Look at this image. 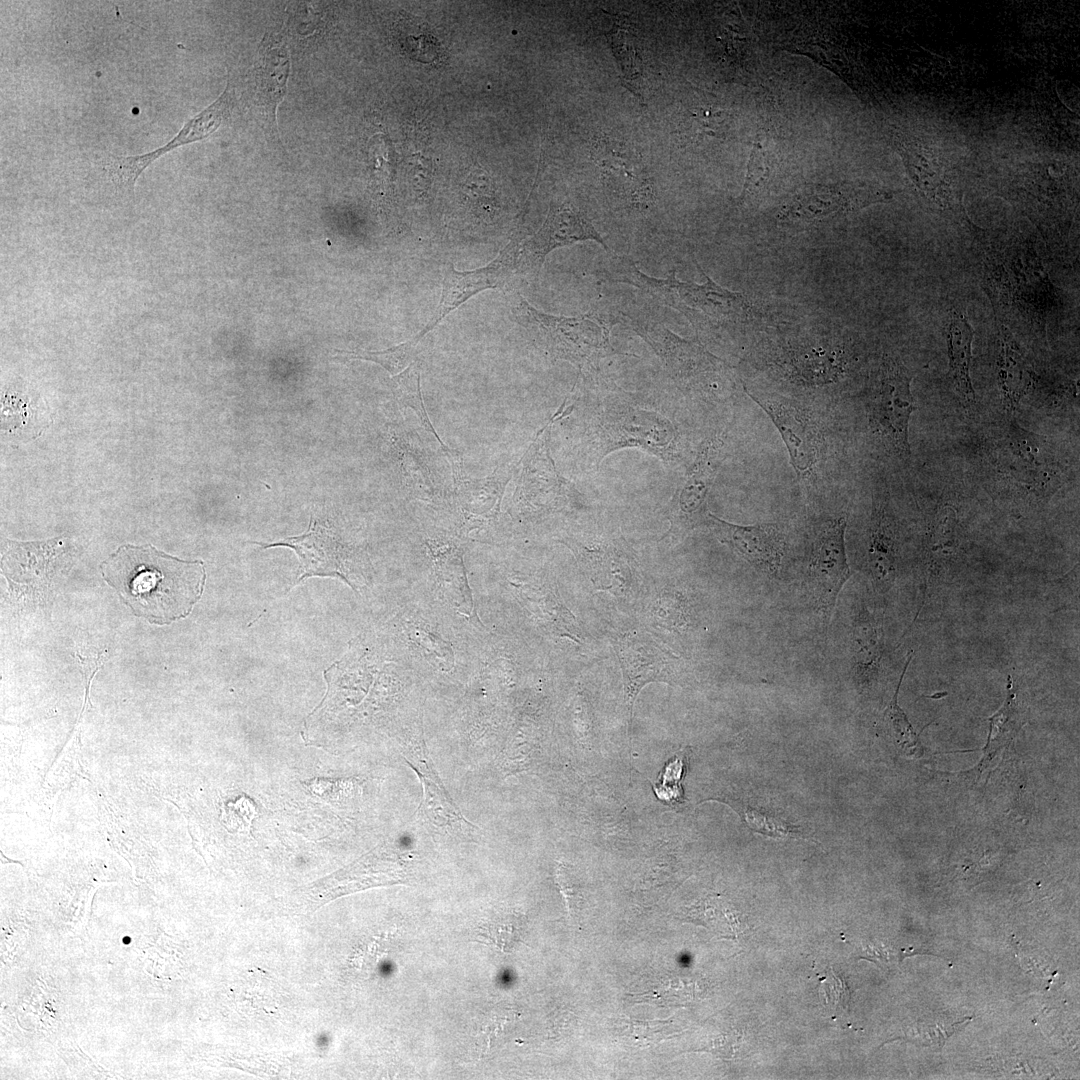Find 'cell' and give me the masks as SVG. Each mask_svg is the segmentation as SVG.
<instances>
[{
	"label": "cell",
	"instance_id": "cell-31",
	"mask_svg": "<svg viewBox=\"0 0 1080 1080\" xmlns=\"http://www.w3.org/2000/svg\"><path fill=\"white\" fill-rule=\"evenodd\" d=\"M288 72L289 61L286 53L273 50L264 58L261 89L274 105L284 97Z\"/></svg>",
	"mask_w": 1080,
	"mask_h": 1080
},
{
	"label": "cell",
	"instance_id": "cell-14",
	"mask_svg": "<svg viewBox=\"0 0 1080 1080\" xmlns=\"http://www.w3.org/2000/svg\"><path fill=\"white\" fill-rule=\"evenodd\" d=\"M615 650L623 672L625 702L631 718L640 690L651 682L672 680L679 659L651 636L640 632L620 636Z\"/></svg>",
	"mask_w": 1080,
	"mask_h": 1080
},
{
	"label": "cell",
	"instance_id": "cell-35",
	"mask_svg": "<svg viewBox=\"0 0 1080 1080\" xmlns=\"http://www.w3.org/2000/svg\"><path fill=\"white\" fill-rule=\"evenodd\" d=\"M410 638L417 646L424 650L426 655H433L439 659L440 663L444 666L453 665L454 657L450 645L436 634L415 625L411 630Z\"/></svg>",
	"mask_w": 1080,
	"mask_h": 1080
},
{
	"label": "cell",
	"instance_id": "cell-18",
	"mask_svg": "<svg viewBox=\"0 0 1080 1080\" xmlns=\"http://www.w3.org/2000/svg\"><path fill=\"white\" fill-rule=\"evenodd\" d=\"M593 157L606 186L619 200L635 207L649 203L651 187L647 174L630 149L610 139H601L594 145Z\"/></svg>",
	"mask_w": 1080,
	"mask_h": 1080
},
{
	"label": "cell",
	"instance_id": "cell-3",
	"mask_svg": "<svg viewBox=\"0 0 1080 1080\" xmlns=\"http://www.w3.org/2000/svg\"><path fill=\"white\" fill-rule=\"evenodd\" d=\"M607 276V280L633 285L655 301L680 311L697 327L737 324L754 315L744 294L719 286L707 275L703 284L680 281L674 271L665 279H657L641 272L631 260L616 257Z\"/></svg>",
	"mask_w": 1080,
	"mask_h": 1080
},
{
	"label": "cell",
	"instance_id": "cell-29",
	"mask_svg": "<svg viewBox=\"0 0 1080 1080\" xmlns=\"http://www.w3.org/2000/svg\"><path fill=\"white\" fill-rule=\"evenodd\" d=\"M894 696L884 711V717L888 721L892 735L899 750L908 757L919 758L923 754V747L907 719L903 710L899 707L897 696L905 672L911 662L912 656L908 655Z\"/></svg>",
	"mask_w": 1080,
	"mask_h": 1080
},
{
	"label": "cell",
	"instance_id": "cell-7",
	"mask_svg": "<svg viewBox=\"0 0 1080 1080\" xmlns=\"http://www.w3.org/2000/svg\"><path fill=\"white\" fill-rule=\"evenodd\" d=\"M912 375L896 357L885 355L869 400L870 424L897 453L909 454L908 424L916 409L910 384Z\"/></svg>",
	"mask_w": 1080,
	"mask_h": 1080
},
{
	"label": "cell",
	"instance_id": "cell-24",
	"mask_svg": "<svg viewBox=\"0 0 1080 1080\" xmlns=\"http://www.w3.org/2000/svg\"><path fill=\"white\" fill-rule=\"evenodd\" d=\"M997 381L1007 408L1013 409L1035 381V374L1011 330L997 322Z\"/></svg>",
	"mask_w": 1080,
	"mask_h": 1080
},
{
	"label": "cell",
	"instance_id": "cell-19",
	"mask_svg": "<svg viewBox=\"0 0 1080 1080\" xmlns=\"http://www.w3.org/2000/svg\"><path fill=\"white\" fill-rule=\"evenodd\" d=\"M637 332L663 361L672 378L688 385L703 374L722 370V362L701 346L684 340L662 327H639Z\"/></svg>",
	"mask_w": 1080,
	"mask_h": 1080
},
{
	"label": "cell",
	"instance_id": "cell-22",
	"mask_svg": "<svg viewBox=\"0 0 1080 1080\" xmlns=\"http://www.w3.org/2000/svg\"><path fill=\"white\" fill-rule=\"evenodd\" d=\"M510 478L509 469L498 467L487 478L467 480L462 477L454 483V501L463 519V530L468 533L497 519L505 486Z\"/></svg>",
	"mask_w": 1080,
	"mask_h": 1080
},
{
	"label": "cell",
	"instance_id": "cell-21",
	"mask_svg": "<svg viewBox=\"0 0 1080 1080\" xmlns=\"http://www.w3.org/2000/svg\"><path fill=\"white\" fill-rule=\"evenodd\" d=\"M408 765L417 774L422 788V812L430 823L440 826L472 832L475 826L461 813L451 796L446 791L424 743L413 746L404 752Z\"/></svg>",
	"mask_w": 1080,
	"mask_h": 1080
},
{
	"label": "cell",
	"instance_id": "cell-9",
	"mask_svg": "<svg viewBox=\"0 0 1080 1080\" xmlns=\"http://www.w3.org/2000/svg\"><path fill=\"white\" fill-rule=\"evenodd\" d=\"M586 240H593L608 249L589 219L572 204L564 203L550 212L535 234L525 239L518 238L517 273L537 275L551 251Z\"/></svg>",
	"mask_w": 1080,
	"mask_h": 1080
},
{
	"label": "cell",
	"instance_id": "cell-37",
	"mask_svg": "<svg viewBox=\"0 0 1080 1080\" xmlns=\"http://www.w3.org/2000/svg\"><path fill=\"white\" fill-rule=\"evenodd\" d=\"M1067 89L1069 93L1065 91L1060 81L1057 82L1056 90L1059 98L1070 110L1076 111L1075 107L1078 108L1079 105V90L1076 86H1074L1068 81Z\"/></svg>",
	"mask_w": 1080,
	"mask_h": 1080
},
{
	"label": "cell",
	"instance_id": "cell-27",
	"mask_svg": "<svg viewBox=\"0 0 1080 1080\" xmlns=\"http://www.w3.org/2000/svg\"><path fill=\"white\" fill-rule=\"evenodd\" d=\"M681 132L694 143L706 137L722 139L730 129V114L713 106H694L682 115Z\"/></svg>",
	"mask_w": 1080,
	"mask_h": 1080
},
{
	"label": "cell",
	"instance_id": "cell-36",
	"mask_svg": "<svg viewBox=\"0 0 1080 1080\" xmlns=\"http://www.w3.org/2000/svg\"><path fill=\"white\" fill-rule=\"evenodd\" d=\"M891 538L887 530L884 510L876 514L875 527L872 534V561L876 567L884 568L891 565Z\"/></svg>",
	"mask_w": 1080,
	"mask_h": 1080
},
{
	"label": "cell",
	"instance_id": "cell-28",
	"mask_svg": "<svg viewBox=\"0 0 1080 1080\" xmlns=\"http://www.w3.org/2000/svg\"><path fill=\"white\" fill-rule=\"evenodd\" d=\"M422 338L418 335L409 341L396 345L383 351H338L336 358L358 359L374 362L386 369L390 374L401 373L415 361L418 346Z\"/></svg>",
	"mask_w": 1080,
	"mask_h": 1080
},
{
	"label": "cell",
	"instance_id": "cell-23",
	"mask_svg": "<svg viewBox=\"0 0 1080 1080\" xmlns=\"http://www.w3.org/2000/svg\"><path fill=\"white\" fill-rule=\"evenodd\" d=\"M944 336L949 359V376L964 404H973L975 393L970 377L974 332L963 308L952 306L945 320Z\"/></svg>",
	"mask_w": 1080,
	"mask_h": 1080
},
{
	"label": "cell",
	"instance_id": "cell-30",
	"mask_svg": "<svg viewBox=\"0 0 1080 1080\" xmlns=\"http://www.w3.org/2000/svg\"><path fill=\"white\" fill-rule=\"evenodd\" d=\"M607 38H609L615 56L620 62L625 80L630 83L640 81L642 76L641 57L635 45V37L633 34L630 35L626 21L615 18L612 30L607 32Z\"/></svg>",
	"mask_w": 1080,
	"mask_h": 1080
},
{
	"label": "cell",
	"instance_id": "cell-11",
	"mask_svg": "<svg viewBox=\"0 0 1080 1080\" xmlns=\"http://www.w3.org/2000/svg\"><path fill=\"white\" fill-rule=\"evenodd\" d=\"M517 240L518 238L511 240L493 261L482 268L460 272L452 264L447 265L443 275L439 304L431 319L417 335L423 339L449 313L479 292L504 288L511 278L518 274Z\"/></svg>",
	"mask_w": 1080,
	"mask_h": 1080
},
{
	"label": "cell",
	"instance_id": "cell-6",
	"mask_svg": "<svg viewBox=\"0 0 1080 1080\" xmlns=\"http://www.w3.org/2000/svg\"><path fill=\"white\" fill-rule=\"evenodd\" d=\"M565 408V402L549 422L537 433L535 440L524 454L522 470L514 493V504L522 512L543 514L568 507H576L581 494L568 480L562 477L551 458L548 437L549 429L555 421L561 420L571 412Z\"/></svg>",
	"mask_w": 1080,
	"mask_h": 1080
},
{
	"label": "cell",
	"instance_id": "cell-15",
	"mask_svg": "<svg viewBox=\"0 0 1080 1080\" xmlns=\"http://www.w3.org/2000/svg\"><path fill=\"white\" fill-rule=\"evenodd\" d=\"M706 526L720 542L728 545L756 569L768 574H775L779 570L785 537L778 524L738 525L709 513Z\"/></svg>",
	"mask_w": 1080,
	"mask_h": 1080
},
{
	"label": "cell",
	"instance_id": "cell-32",
	"mask_svg": "<svg viewBox=\"0 0 1080 1080\" xmlns=\"http://www.w3.org/2000/svg\"><path fill=\"white\" fill-rule=\"evenodd\" d=\"M771 159L762 139H756L747 166V173L739 203H744L760 192L770 179Z\"/></svg>",
	"mask_w": 1080,
	"mask_h": 1080
},
{
	"label": "cell",
	"instance_id": "cell-34",
	"mask_svg": "<svg viewBox=\"0 0 1080 1080\" xmlns=\"http://www.w3.org/2000/svg\"><path fill=\"white\" fill-rule=\"evenodd\" d=\"M745 821L753 832L760 833L772 838H788L800 836L796 827L782 819L772 817L756 809L746 806L744 808Z\"/></svg>",
	"mask_w": 1080,
	"mask_h": 1080
},
{
	"label": "cell",
	"instance_id": "cell-1",
	"mask_svg": "<svg viewBox=\"0 0 1080 1080\" xmlns=\"http://www.w3.org/2000/svg\"><path fill=\"white\" fill-rule=\"evenodd\" d=\"M974 247L981 266L982 286L996 321L1044 339L1063 308L1060 290L1052 283L1033 244L1019 238L990 235L973 228Z\"/></svg>",
	"mask_w": 1080,
	"mask_h": 1080
},
{
	"label": "cell",
	"instance_id": "cell-25",
	"mask_svg": "<svg viewBox=\"0 0 1080 1080\" xmlns=\"http://www.w3.org/2000/svg\"><path fill=\"white\" fill-rule=\"evenodd\" d=\"M426 545L439 583L445 587L453 604L462 615L475 617L461 546L450 540H428Z\"/></svg>",
	"mask_w": 1080,
	"mask_h": 1080
},
{
	"label": "cell",
	"instance_id": "cell-4",
	"mask_svg": "<svg viewBox=\"0 0 1080 1080\" xmlns=\"http://www.w3.org/2000/svg\"><path fill=\"white\" fill-rule=\"evenodd\" d=\"M512 316L554 359L593 368L616 354L609 338L612 323L600 314L555 316L535 309L519 296L512 306Z\"/></svg>",
	"mask_w": 1080,
	"mask_h": 1080
},
{
	"label": "cell",
	"instance_id": "cell-10",
	"mask_svg": "<svg viewBox=\"0 0 1080 1080\" xmlns=\"http://www.w3.org/2000/svg\"><path fill=\"white\" fill-rule=\"evenodd\" d=\"M845 518L828 522L816 537L808 565V578L815 606L829 622L840 591L851 572L845 550Z\"/></svg>",
	"mask_w": 1080,
	"mask_h": 1080
},
{
	"label": "cell",
	"instance_id": "cell-16",
	"mask_svg": "<svg viewBox=\"0 0 1080 1080\" xmlns=\"http://www.w3.org/2000/svg\"><path fill=\"white\" fill-rule=\"evenodd\" d=\"M1043 444L1037 436L1021 430L1011 429L1004 442V450L998 456V472L1002 478L1017 491L1035 494L1046 492L1045 487H1052L1055 470L1050 461L1041 453Z\"/></svg>",
	"mask_w": 1080,
	"mask_h": 1080
},
{
	"label": "cell",
	"instance_id": "cell-12",
	"mask_svg": "<svg viewBox=\"0 0 1080 1080\" xmlns=\"http://www.w3.org/2000/svg\"><path fill=\"white\" fill-rule=\"evenodd\" d=\"M263 549L288 547L297 554L300 565L297 582L312 576L337 577L355 587L350 579L354 564L352 551L326 526L311 517L308 530L302 535L278 542H252Z\"/></svg>",
	"mask_w": 1080,
	"mask_h": 1080
},
{
	"label": "cell",
	"instance_id": "cell-38",
	"mask_svg": "<svg viewBox=\"0 0 1080 1080\" xmlns=\"http://www.w3.org/2000/svg\"><path fill=\"white\" fill-rule=\"evenodd\" d=\"M130 940L131 939L129 937H125V938H123V943L128 944V943L131 942Z\"/></svg>",
	"mask_w": 1080,
	"mask_h": 1080
},
{
	"label": "cell",
	"instance_id": "cell-20",
	"mask_svg": "<svg viewBox=\"0 0 1080 1080\" xmlns=\"http://www.w3.org/2000/svg\"><path fill=\"white\" fill-rule=\"evenodd\" d=\"M751 396L778 428L796 472H809L817 461V433L809 416L783 399Z\"/></svg>",
	"mask_w": 1080,
	"mask_h": 1080
},
{
	"label": "cell",
	"instance_id": "cell-33",
	"mask_svg": "<svg viewBox=\"0 0 1080 1080\" xmlns=\"http://www.w3.org/2000/svg\"><path fill=\"white\" fill-rule=\"evenodd\" d=\"M486 936L502 951L510 952L521 940L522 917L506 913L493 917L485 926Z\"/></svg>",
	"mask_w": 1080,
	"mask_h": 1080
},
{
	"label": "cell",
	"instance_id": "cell-17",
	"mask_svg": "<svg viewBox=\"0 0 1080 1080\" xmlns=\"http://www.w3.org/2000/svg\"><path fill=\"white\" fill-rule=\"evenodd\" d=\"M887 196L880 190L845 184L811 185L797 193L783 208L781 215L792 221L823 220L885 201Z\"/></svg>",
	"mask_w": 1080,
	"mask_h": 1080
},
{
	"label": "cell",
	"instance_id": "cell-13",
	"mask_svg": "<svg viewBox=\"0 0 1080 1080\" xmlns=\"http://www.w3.org/2000/svg\"><path fill=\"white\" fill-rule=\"evenodd\" d=\"M231 108L232 92L229 85H227L223 93L212 104L188 120L181 130L164 146L141 155H112L109 161V170L113 180L122 188L134 189L137 178L153 161L179 146L209 138L228 118Z\"/></svg>",
	"mask_w": 1080,
	"mask_h": 1080
},
{
	"label": "cell",
	"instance_id": "cell-5",
	"mask_svg": "<svg viewBox=\"0 0 1080 1080\" xmlns=\"http://www.w3.org/2000/svg\"><path fill=\"white\" fill-rule=\"evenodd\" d=\"M592 447L596 463L623 448H639L663 461L677 457L679 434L664 415L630 405H612L592 421Z\"/></svg>",
	"mask_w": 1080,
	"mask_h": 1080
},
{
	"label": "cell",
	"instance_id": "cell-8",
	"mask_svg": "<svg viewBox=\"0 0 1080 1080\" xmlns=\"http://www.w3.org/2000/svg\"><path fill=\"white\" fill-rule=\"evenodd\" d=\"M723 444L719 438L703 442L697 457L676 490L669 509L670 527L665 537L679 539L698 526L707 525V499L722 462Z\"/></svg>",
	"mask_w": 1080,
	"mask_h": 1080
},
{
	"label": "cell",
	"instance_id": "cell-2",
	"mask_svg": "<svg viewBox=\"0 0 1080 1080\" xmlns=\"http://www.w3.org/2000/svg\"><path fill=\"white\" fill-rule=\"evenodd\" d=\"M100 570L135 615L156 624L188 616L206 581L202 560H182L151 544L121 545L101 563Z\"/></svg>",
	"mask_w": 1080,
	"mask_h": 1080
},
{
	"label": "cell",
	"instance_id": "cell-26",
	"mask_svg": "<svg viewBox=\"0 0 1080 1080\" xmlns=\"http://www.w3.org/2000/svg\"><path fill=\"white\" fill-rule=\"evenodd\" d=\"M392 392L400 405L409 407L415 412L424 429L439 442L449 462L461 456L458 451L448 448L443 443L429 420L421 394L420 365L418 361L412 362L405 370L392 378Z\"/></svg>",
	"mask_w": 1080,
	"mask_h": 1080
}]
</instances>
